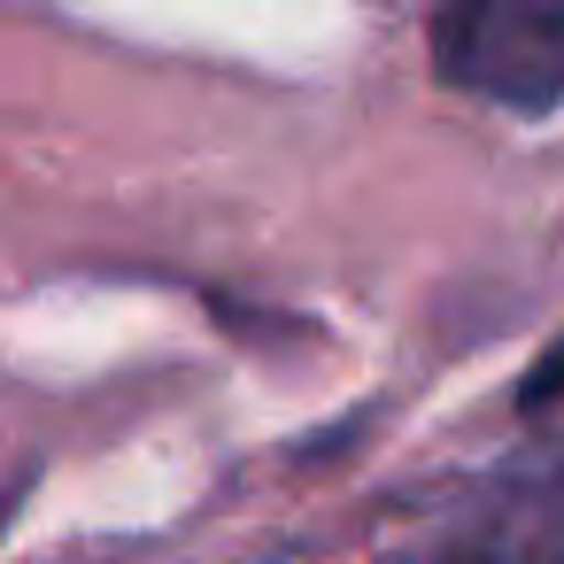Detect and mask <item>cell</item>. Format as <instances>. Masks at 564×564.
I'll list each match as a JSON object with an SVG mask.
<instances>
[{"label": "cell", "instance_id": "1", "mask_svg": "<svg viewBox=\"0 0 564 564\" xmlns=\"http://www.w3.org/2000/svg\"><path fill=\"white\" fill-rule=\"evenodd\" d=\"M433 78L510 117L564 109V0H464L425 24Z\"/></svg>", "mask_w": 564, "mask_h": 564}, {"label": "cell", "instance_id": "2", "mask_svg": "<svg viewBox=\"0 0 564 564\" xmlns=\"http://www.w3.org/2000/svg\"><path fill=\"white\" fill-rule=\"evenodd\" d=\"M417 564H564V441L479 479L425 533Z\"/></svg>", "mask_w": 564, "mask_h": 564}, {"label": "cell", "instance_id": "3", "mask_svg": "<svg viewBox=\"0 0 564 564\" xmlns=\"http://www.w3.org/2000/svg\"><path fill=\"white\" fill-rule=\"evenodd\" d=\"M556 402H564V340L541 348L533 371H525V387H518V410H525V417H541V410H556Z\"/></svg>", "mask_w": 564, "mask_h": 564}]
</instances>
